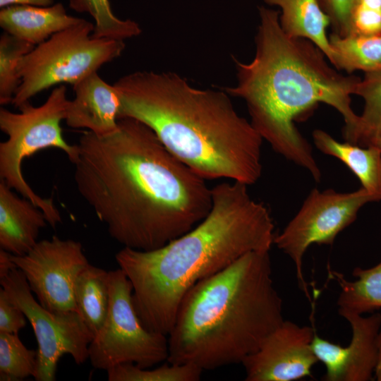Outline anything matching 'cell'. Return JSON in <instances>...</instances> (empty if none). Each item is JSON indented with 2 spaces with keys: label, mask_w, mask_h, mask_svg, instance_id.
Here are the masks:
<instances>
[{
  "label": "cell",
  "mask_w": 381,
  "mask_h": 381,
  "mask_svg": "<svg viewBox=\"0 0 381 381\" xmlns=\"http://www.w3.org/2000/svg\"><path fill=\"white\" fill-rule=\"evenodd\" d=\"M329 17L334 34L348 36L351 11L356 0H318Z\"/></svg>",
  "instance_id": "cell-28"
},
{
  "label": "cell",
  "mask_w": 381,
  "mask_h": 381,
  "mask_svg": "<svg viewBox=\"0 0 381 381\" xmlns=\"http://www.w3.org/2000/svg\"><path fill=\"white\" fill-rule=\"evenodd\" d=\"M374 375L377 380L381 381V328L377 337V359Z\"/></svg>",
  "instance_id": "cell-32"
},
{
  "label": "cell",
  "mask_w": 381,
  "mask_h": 381,
  "mask_svg": "<svg viewBox=\"0 0 381 381\" xmlns=\"http://www.w3.org/2000/svg\"><path fill=\"white\" fill-rule=\"evenodd\" d=\"M74 181L81 197L123 247L150 250L193 229L209 213L212 188L172 155L145 124L119 119L76 144Z\"/></svg>",
  "instance_id": "cell-1"
},
{
  "label": "cell",
  "mask_w": 381,
  "mask_h": 381,
  "mask_svg": "<svg viewBox=\"0 0 381 381\" xmlns=\"http://www.w3.org/2000/svg\"><path fill=\"white\" fill-rule=\"evenodd\" d=\"M142 368L134 363H121L107 370L109 381H198L202 370L192 364H172Z\"/></svg>",
  "instance_id": "cell-24"
},
{
  "label": "cell",
  "mask_w": 381,
  "mask_h": 381,
  "mask_svg": "<svg viewBox=\"0 0 381 381\" xmlns=\"http://www.w3.org/2000/svg\"><path fill=\"white\" fill-rule=\"evenodd\" d=\"M329 40L333 52L332 64L337 69L349 73L381 70V35L341 37L333 33Z\"/></svg>",
  "instance_id": "cell-21"
},
{
  "label": "cell",
  "mask_w": 381,
  "mask_h": 381,
  "mask_svg": "<svg viewBox=\"0 0 381 381\" xmlns=\"http://www.w3.org/2000/svg\"><path fill=\"white\" fill-rule=\"evenodd\" d=\"M52 4L53 0H0L1 8L13 5L49 6Z\"/></svg>",
  "instance_id": "cell-30"
},
{
  "label": "cell",
  "mask_w": 381,
  "mask_h": 381,
  "mask_svg": "<svg viewBox=\"0 0 381 381\" xmlns=\"http://www.w3.org/2000/svg\"><path fill=\"white\" fill-rule=\"evenodd\" d=\"M355 95L363 98L364 108L358 115L356 128L344 139L348 143L367 147L381 135V70L365 73Z\"/></svg>",
  "instance_id": "cell-22"
},
{
  "label": "cell",
  "mask_w": 381,
  "mask_h": 381,
  "mask_svg": "<svg viewBox=\"0 0 381 381\" xmlns=\"http://www.w3.org/2000/svg\"><path fill=\"white\" fill-rule=\"evenodd\" d=\"M350 325V344L341 346L315 333L312 349L318 361L326 368L325 381H368L372 379L377 359V337L381 328V313L363 317L341 313Z\"/></svg>",
  "instance_id": "cell-13"
},
{
  "label": "cell",
  "mask_w": 381,
  "mask_h": 381,
  "mask_svg": "<svg viewBox=\"0 0 381 381\" xmlns=\"http://www.w3.org/2000/svg\"><path fill=\"white\" fill-rule=\"evenodd\" d=\"M259 17L253 59L243 63L234 58L237 83L222 89L245 102L250 123L277 153L320 181L321 171L312 147L294 121L324 103L342 116L346 138L358 121L351 97L361 78L334 69L310 41L286 34L278 11L260 6Z\"/></svg>",
  "instance_id": "cell-2"
},
{
  "label": "cell",
  "mask_w": 381,
  "mask_h": 381,
  "mask_svg": "<svg viewBox=\"0 0 381 381\" xmlns=\"http://www.w3.org/2000/svg\"><path fill=\"white\" fill-rule=\"evenodd\" d=\"M76 311L95 337L106 320L110 301L109 273L89 264L74 287Z\"/></svg>",
  "instance_id": "cell-19"
},
{
  "label": "cell",
  "mask_w": 381,
  "mask_h": 381,
  "mask_svg": "<svg viewBox=\"0 0 381 381\" xmlns=\"http://www.w3.org/2000/svg\"><path fill=\"white\" fill-rule=\"evenodd\" d=\"M42 210L31 200L19 197L5 181H0V248L14 255L27 254L38 242L47 226Z\"/></svg>",
  "instance_id": "cell-15"
},
{
  "label": "cell",
  "mask_w": 381,
  "mask_h": 381,
  "mask_svg": "<svg viewBox=\"0 0 381 381\" xmlns=\"http://www.w3.org/2000/svg\"><path fill=\"white\" fill-rule=\"evenodd\" d=\"M110 301L104 323L89 346L93 368L108 370L121 363L151 368L167 361V335L146 328L135 309L133 286L125 272L109 271Z\"/></svg>",
  "instance_id": "cell-8"
},
{
  "label": "cell",
  "mask_w": 381,
  "mask_h": 381,
  "mask_svg": "<svg viewBox=\"0 0 381 381\" xmlns=\"http://www.w3.org/2000/svg\"><path fill=\"white\" fill-rule=\"evenodd\" d=\"M95 25L83 19L36 45L20 61L21 83L12 104H22L52 86L75 83L119 57L123 40L92 35Z\"/></svg>",
  "instance_id": "cell-7"
},
{
  "label": "cell",
  "mask_w": 381,
  "mask_h": 381,
  "mask_svg": "<svg viewBox=\"0 0 381 381\" xmlns=\"http://www.w3.org/2000/svg\"><path fill=\"white\" fill-rule=\"evenodd\" d=\"M329 277L340 286L337 299L338 313L363 315L381 308V261L370 268L356 267L354 281L347 280L343 274L329 271Z\"/></svg>",
  "instance_id": "cell-20"
},
{
  "label": "cell",
  "mask_w": 381,
  "mask_h": 381,
  "mask_svg": "<svg viewBox=\"0 0 381 381\" xmlns=\"http://www.w3.org/2000/svg\"><path fill=\"white\" fill-rule=\"evenodd\" d=\"M282 312L270 251L249 252L186 293L167 361L202 370L242 363L284 320Z\"/></svg>",
  "instance_id": "cell-5"
},
{
  "label": "cell",
  "mask_w": 381,
  "mask_h": 381,
  "mask_svg": "<svg viewBox=\"0 0 381 381\" xmlns=\"http://www.w3.org/2000/svg\"><path fill=\"white\" fill-rule=\"evenodd\" d=\"M27 318L5 290L0 289V332L16 334L25 327Z\"/></svg>",
  "instance_id": "cell-29"
},
{
  "label": "cell",
  "mask_w": 381,
  "mask_h": 381,
  "mask_svg": "<svg viewBox=\"0 0 381 381\" xmlns=\"http://www.w3.org/2000/svg\"><path fill=\"white\" fill-rule=\"evenodd\" d=\"M35 46L6 32L0 37V104H12L20 83V60Z\"/></svg>",
  "instance_id": "cell-25"
},
{
  "label": "cell",
  "mask_w": 381,
  "mask_h": 381,
  "mask_svg": "<svg viewBox=\"0 0 381 381\" xmlns=\"http://www.w3.org/2000/svg\"><path fill=\"white\" fill-rule=\"evenodd\" d=\"M349 35H381V0H356Z\"/></svg>",
  "instance_id": "cell-27"
},
{
  "label": "cell",
  "mask_w": 381,
  "mask_h": 381,
  "mask_svg": "<svg viewBox=\"0 0 381 381\" xmlns=\"http://www.w3.org/2000/svg\"><path fill=\"white\" fill-rule=\"evenodd\" d=\"M83 19L68 15L61 3L49 6L13 5L0 11V27L4 32L35 46Z\"/></svg>",
  "instance_id": "cell-16"
},
{
  "label": "cell",
  "mask_w": 381,
  "mask_h": 381,
  "mask_svg": "<svg viewBox=\"0 0 381 381\" xmlns=\"http://www.w3.org/2000/svg\"><path fill=\"white\" fill-rule=\"evenodd\" d=\"M313 139L320 152L342 162L356 176L362 188L381 195V150L379 148L362 147L346 141L341 143L320 129L313 132Z\"/></svg>",
  "instance_id": "cell-18"
},
{
  "label": "cell",
  "mask_w": 381,
  "mask_h": 381,
  "mask_svg": "<svg viewBox=\"0 0 381 381\" xmlns=\"http://www.w3.org/2000/svg\"><path fill=\"white\" fill-rule=\"evenodd\" d=\"M264 1L267 4L280 8L279 23L286 34L310 41L332 64L333 52L327 35L330 20L318 0Z\"/></svg>",
  "instance_id": "cell-17"
},
{
  "label": "cell",
  "mask_w": 381,
  "mask_h": 381,
  "mask_svg": "<svg viewBox=\"0 0 381 381\" xmlns=\"http://www.w3.org/2000/svg\"><path fill=\"white\" fill-rule=\"evenodd\" d=\"M248 186L234 181L217 184L209 213L190 231L156 249L123 247L116 253L146 328L168 336L182 299L194 285L249 252L270 251L273 219L267 207L250 197Z\"/></svg>",
  "instance_id": "cell-3"
},
{
  "label": "cell",
  "mask_w": 381,
  "mask_h": 381,
  "mask_svg": "<svg viewBox=\"0 0 381 381\" xmlns=\"http://www.w3.org/2000/svg\"><path fill=\"white\" fill-rule=\"evenodd\" d=\"M68 103L66 87L59 85L40 106L35 107L28 101L18 107L19 112L0 109V129L7 135L0 143V179L40 207L52 228L61 222L60 212L52 198L41 197L27 183L22 163L27 157L49 147L62 150L71 163L75 160L77 145L66 141L61 126L66 119Z\"/></svg>",
  "instance_id": "cell-6"
},
{
  "label": "cell",
  "mask_w": 381,
  "mask_h": 381,
  "mask_svg": "<svg viewBox=\"0 0 381 381\" xmlns=\"http://www.w3.org/2000/svg\"><path fill=\"white\" fill-rule=\"evenodd\" d=\"M368 146H375L381 150V135L373 140Z\"/></svg>",
  "instance_id": "cell-33"
},
{
  "label": "cell",
  "mask_w": 381,
  "mask_h": 381,
  "mask_svg": "<svg viewBox=\"0 0 381 381\" xmlns=\"http://www.w3.org/2000/svg\"><path fill=\"white\" fill-rule=\"evenodd\" d=\"M37 351L28 349L16 334L0 332V380H22L34 377Z\"/></svg>",
  "instance_id": "cell-26"
},
{
  "label": "cell",
  "mask_w": 381,
  "mask_h": 381,
  "mask_svg": "<svg viewBox=\"0 0 381 381\" xmlns=\"http://www.w3.org/2000/svg\"><path fill=\"white\" fill-rule=\"evenodd\" d=\"M381 201V195L363 188L349 193L333 189H313L296 214L274 243L294 262L300 287L310 298L303 273V256L312 244L331 245L337 236L356 219L360 209L367 203Z\"/></svg>",
  "instance_id": "cell-10"
},
{
  "label": "cell",
  "mask_w": 381,
  "mask_h": 381,
  "mask_svg": "<svg viewBox=\"0 0 381 381\" xmlns=\"http://www.w3.org/2000/svg\"><path fill=\"white\" fill-rule=\"evenodd\" d=\"M11 260L44 308L51 311H76L75 284L90 264L80 242L53 236L38 241L24 255L11 254Z\"/></svg>",
  "instance_id": "cell-11"
},
{
  "label": "cell",
  "mask_w": 381,
  "mask_h": 381,
  "mask_svg": "<svg viewBox=\"0 0 381 381\" xmlns=\"http://www.w3.org/2000/svg\"><path fill=\"white\" fill-rule=\"evenodd\" d=\"M113 85L121 100L119 119L145 124L205 180L248 186L259 180L263 139L222 88L199 89L178 73L152 71L133 72Z\"/></svg>",
  "instance_id": "cell-4"
},
{
  "label": "cell",
  "mask_w": 381,
  "mask_h": 381,
  "mask_svg": "<svg viewBox=\"0 0 381 381\" xmlns=\"http://www.w3.org/2000/svg\"><path fill=\"white\" fill-rule=\"evenodd\" d=\"M73 86L66 122L73 128H86L97 135H110L118 128L121 100L114 85L95 72Z\"/></svg>",
  "instance_id": "cell-14"
},
{
  "label": "cell",
  "mask_w": 381,
  "mask_h": 381,
  "mask_svg": "<svg viewBox=\"0 0 381 381\" xmlns=\"http://www.w3.org/2000/svg\"><path fill=\"white\" fill-rule=\"evenodd\" d=\"M15 267H16L11 260V253L0 248V278L6 275Z\"/></svg>",
  "instance_id": "cell-31"
},
{
  "label": "cell",
  "mask_w": 381,
  "mask_h": 381,
  "mask_svg": "<svg viewBox=\"0 0 381 381\" xmlns=\"http://www.w3.org/2000/svg\"><path fill=\"white\" fill-rule=\"evenodd\" d=\"M315 329L284 320L257 351L242 361L247 381H293L311 375L318 360L312 349Z\"/></svg>",
  "instance_id": "cell-12"
},
{
  "label": "cell",
  "mask_w": 381,
  "mask_h": 381,
  "mask_svg": "<svg viewBox=\"0 0 381 381\" xmlns=\"http://www.w3.org/2000/svg\"><path fill=\"white\" fill-rule=\"evenodd\" d=\"M69 6L75 11L91 16L95 20L92 35L95 37L124 41L142 32L135 21L117 18L109 0H69Z\"/></svg>",
  "instance_id": "cell-23"
},
{
  "label": "cell",
  "mask_w": 381,
  "mask_h": 381,
  "mask_svg": "<svg viewBox=\"0 0 381 381\" xmlns=\"http://www.w3.org/2000/svg\"><path fill=\"white\" fill-rule=\"evenodd\" d=\"M1 287L11 300L25 313L36 340L37 381H54L57 363L64 354L75 363L89 358L93 335L77 311H51L34 298L23 272L15 267L0 278Z\"/></svg>",
  "instance_id": "cell-9"
}]
</instances>
